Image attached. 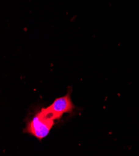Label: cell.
<instances>
[{
    "label": "cell",
    "mask_w": 139,
    "mask_h": 156,
    "mask_svg": "<svg viewBox=\"0 0 139 156\" xmlns=\"http://www.w3.org/2000/svg\"><path fill=\"white\" fill-rule=\"evenodd\" d=\"M56 117V119H59L65 113H71L73 111L74 106L71 98V91L64 97L56 99L54 102L46 108Z\"/></svg>",
    "instance_id": "obj_2"
},
{
    "label": "cell",
    "mask_w": 139,
    "mask_h": 156,
    "mask_svg": "<svg viewBox=\"0 0 139 156\" xmlns=\"http://www.w3.org/2000/svg\"><path fill=\"white\" fill-rule=\"evenodd\" d=\"M54 124V121L46 119L38 113L28 122L24 132L41 140L49 134Z\"/></svg>",
    "instance_id": "obj_1"
}]
</instances>
